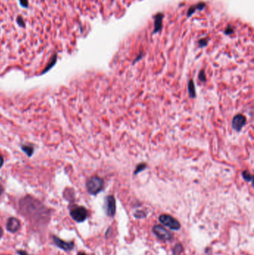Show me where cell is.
I'll return each instance as SVG.
<instances>
[{"mask_svg": "<svg viewBox=\"0 0 254 255\" xmlns=\"http://www.w3.org/2000/svg\"><path fill=\"white\" fill-rule=\"evenodd\" d=\"M188 91L189 96L191 99H194L196 97V92H195V84L192 79H190L188 83Z\"/></svg>", "mask_w": 254, "mask_h": 255, "instance_id": "cell-11", "label": "cell"}, {"mask_svg": "<svg viewBox=\"0 0 254 255\" xmlns=\"http://www.w3.org/2000/svg\"><path fill=\"white\" fill-rule=\"evenodd\" d=\"M105 207L106 213L108 216L113 217L116 212V199L113 196H107L105 198Z\"/></svg>", "mask_w": 254, "mask_h": 255, "instance_id": "cell-7", "label": "cell"}, {"mask_svg": "<svg viewBox=\"0 0 254 255\" xmlns=\"http://www.w3.org/2000/svg\"><path fill=\"white\" fill-rule=\"evenodd\" d=\"M182 252H183V245L180 243L176 244L173 248L172 252L174 255H180Z\"/></svg>", "mask_w": 254, "mask_h": 255, "instance_id": "cell-15", "label": "cell"}, {"mask_svg": "<svg viewBox=\"0 0 254 255\" xmlns=\"http://www.w3.org/2000/svg\"><path fill=\"white\" fill-rule=\"evenodd\" d=\"M147 166H147V164L145 163H139V164L136 166V169L134 170V175H137V174H139V172L144 171V170L147 168Z\"/></svg>", "mask_w": 254, "mask_h": 255, "instance_id": "cell-13", "label": "cell"}, {"mask_svg": "<svg viewBox=\"0 0 254 255\" xmlns=\"http://www.w3.org/2000/svg\"><path fill=\"white\" fill-rule=\"evenodd\" d=\"M204 7H205V4L204 3H199L198 4V5H196V6H191V7L189 8V10L187 16L188 17L191 16V14H193V13L196 11L197 9H198V10H202Z\"/></svg>", "mask_w": 254, "mask_h": 255, "instance_id": "cell-12", "label": "cell"}, {"mask_svg": "<svg viewBox=\"0 0 254 255\" xmlns=\"http://www.w3.org/2000/svg\"><path fill=\"white\" fill-rule=\"evenodd\" d=\"M3 191H4V188L2 187V186L1 185V183H0V196L3 193Z\"/></svg>", "mask_w": 254, "mask_h": 255, "instance_id": "cell-24", "label": "cell"}, {"mask_svg": "<svg viewBox=\"0 0 254 255\" xmlns=\"http://www.w3.org/2000/svg\"><path fill=\"white\" fill-rule=\"evenodd\" d=\"M17 23L19 26L23 27V28H25V23L24 19H23V18L21 16L17 17Z\"/></svg>", "mask_w": 254, "mask_h": 255, "instance_id": "cell-18", "label": "cell"}, {"mask_svg": "<svg viewBox=\"0 0 254 255\" xmlns=\"http://www.w3.org/2000/svg\"><path fill=\"white\" fill-rule=\"evenodd\" d=\"M3 163H4L3 157H2V156L1 155V154H0V168H1V166H2V165H3Z\"/></svg>", "mask_w": 254, "mask_h": 255, "instance_id": "cell-22", "label": "cell"}, {"mask_svg": "<svg viewBox=\"0 0 254 255\" xmlns=\"http://www.w3.org/2000/svg\"><path fill=\"white\" fill-rule=\"evenodd\" d=\"M246 117L242 114H237L233 117L232 121V127L235 131H240L246 124Z\"/></svg>", "mask_w": 254, "mask_h": 255, "instance_id": "cell-8", "label": "cell"}, {"mask_svg": "<svg viewBox=\"0 0 254 255\" xmlns=\"http://www.w3.org/2000/svg\"><path fill=\"white\" fill-rule=\"evenodd\" d=\"M152 231L154 234V235L157 236L158 239L163 240V241H169L172 239L173 235L168 231L167 229L162 227L161 225H154L152 228Z\"/></svg>", "mask_w": 254, "mask_h": 255, "instance_id": "cell-5", "label": "cell"}, {"mask_svg": "<svg viewBox=\"0 0 254 255\" xmlns=\"http://www.w3.org/2000/svg\"><path fill=\"white\" fill-rule=\"evenodd\" d=\"M19 4L20 6L23 8L28 7V0H19Z\"/></svg>", "mask_w": 254, "mask_h": 255, "instance_id": "cell-19", "label": "cell"}, {"mask_svg": "<svg viewBox=\"0 0 254 255\" xmlns=\"http://www.w3.org/2000/svg\"><path fill=\"white\" fill-rule=\"evenodd\" d=\"M52 239L53 243H54V244L56 246L58 247L61 249L63 250L65 252H71L75 247V244H74L73 242L64 241V240L60 239L58 236H55V235H52Z\"/></svg>", "mask_w": 254, "mask_h": 255, "instance_id": "cell-6", "label": "cell"}, {"mask_svg": "<svg viewBox=\"0 0 254 255\" xmlns=\"http://www.w3.org/2000/svg\"><path fill=\"white\" fill-rule=\"evenodd\" d=\"M198 79L200 81H201V82H206V81H207V77H206L205 72H204V70H200V72H199Z\"/></svg>", "mask_w": 254, "mask_h": 255, "instance_id": "cell-17", "label": "cell"}, {"mask_svg": "<svg viewBox=\"0 0 254 255\" xmlns=\"http://www.w3.org/2000/svg\"><path fill=\"white\" fill-rule=\"evenodd\" d=\"M3 234H4L3 229H2V227L0 226V239H2V237L3 236Z\"/></svg>", "mask_w": 254, "mask_h": 255, "instance_id": "cell-23", "label": "cell"}, {"mask_svg": "<svg viewBox=\"0 0 254 255\" xmlns=\"http://www.w3.org/2000/svg\"><path fill=\"white\" fill-rule=\"evenodd\" d=\"M162 19H163V15L162 14H158L157 16L155 17L154 31V33H157L159 31H160V29L162 28Z\"/></svg>", "mask_w": 254, "mask_h": 255, "instance_id": "cell-10", "label": "cell"}, {"mask_svg": "<svg viewBox=\"0 0 254 255\" xmlns=\"http://www.w3.org/2000/svg\"><path fill=\"white\" fill-rule=\"evenodd\" d=\"M242 177L247 182H252L253 181V175L248 170H244L242 172Z\"/></svg>", "mask_w": 254, "mask_h": 255, "instance_id": "cell-14", "label": "cell"}, {"mask_svg": "<svg viewBox=\"0 0 254 255\" xmlns=\"http://www.w3.org/2000/svg\"><path fill=\"white\" fill-rule=\"evenodd\" d=\"M199 43H200V46H205V45H207V42L206 41V40H200Z\"/></svg>", "mask_w": 254, "mask_h": 255, "instance_id": "cell-21", "label": "cell"}, {"mask_svg": "<svg viewBox=\"0 0 254 255\" xmlns=\"http://www.w3.org/2000/svg\"><path fill=\"white\" fill-rule=\"evenodd\" d=\"M104 184L105 183H104V180L102 178L98 176L91 177L90 178L88 179L87 183H86L87 192H89V194L96 196L102 191L103 188H104Z\"/></svg>", "mask_w": 254, "mask_h": 255, "instance_id": "cell-2", "label": "cell"}, {"mask_svg": "<svg viewBox=\"0 0 254 255\" xmlns=\"http://www.w3.org/2000/svg\"><path fill=\"white\" fill-rule=\"evenodd\" d=\"M78 255H87V254L86 253H84V252H79V253L78 254Z\"/></svg>", "mask_w": 254, "mask_h": 255, "instance_id": "cell-26", "label": "cell"}, {"mask_svg": "<svg viewBox=\"0 0 254 255\" xmlns=\"http://www.w3.org/2000/svg\"><path fill=\"white\" fill-rule=\"evenodd\" d=\"M134 216L136 218H144L146 217V213L142 210H137L134 213Z\"/></svg>", "mask_w": 254, "mask_h": 255, "instance_id": "cell-16", "label": "cell"}, {"mask_svg": "<svg viewBox=\"0 0 254 255\" xmlns=\"http://www.w3.org/2000/svg\"><path fill=\"white\" fill-rule=\"evenodd\" d=\"M19 212L30 222L38 226H45L50 219V211L42 203L32 196L22 198L19 203Z\"/></svg>", "mask_w": 254, "mask_h": 255, "instance_id": "cell-1", "label": "cell"}, {"mask_svg": "<svg viewBox=\"0 0 254 255\" xmlns=\"http://www.w3.org/2000/svg\"><path fill=\"white\" fill-rule=\"evenodd\" d=\"M70 216L76 222H83L88 217V210L84 207L78 206L73 207L70 212Z\"/></svg>", "mask_w": 254, "mask_h": 255, "instance_id": "cell-3", "label": "cell"}, {"mask_svg": "<svg viewBox=\"0 0 254 255\" xmlns=\"http://www.w3.org/2000/svg\"><path fill=\"white\" fill-rule=\"evenodd\" d=\"M17 254L19 255H30L29 254L27 253V252L24 251V250H17Z\"/></svg>", "mask_w": 254, "mask_h": 255, "instance_id": "cell-20", "label": "cell"}, {"mask_svg": "<svg viewBox=\"0 0 254 255\" xmlns=\"http://www.w3.org/2000/svg\"><path fill=\"white\" fill-rule=\"evenodd\" d=\"M20 227V222L15 217H10L6 223V229L11 233H16Z\"/></svg>", "mask_w": 254, "mask_h": 255, "instance_id": "cell-9", "label": "cell"}, {"mask_svg": "<svg viewBox=\"0 0 254 255\" xmlns=\"http://www.w3.org/2000/svg\"><path fill=\"white\" fill-rule=\"evenodd\" d=\"M159 221L165 227H168L173 231H178L181 227L180 223L174 217L168 214L160 215L159 217Z\"/></svg>", "mask_w": 254, "mask_h": 255, "instance_id": "cell-4", "label": "cell"}, {"mask_svg": "<svg viewBox=\"0 0 254 255\" xmlns=\"http://www.w3.org/2000/svg\"><path fill=\"white\" fill-rule=\"evenodd\" d=\"M110 230H111V227H109V228H108L107 231V233H106V237H108V235H109V234H110Z\"/></svg>", "mask_w": 254, "mask_h": 255, "instance_id": "cell-25", "label": "cell"}]
</instances>
